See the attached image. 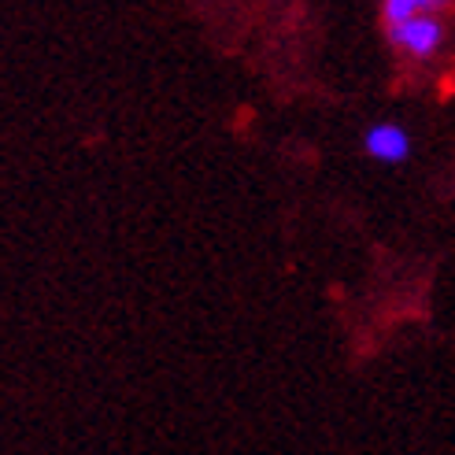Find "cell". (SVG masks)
<instances>
[{
  "instance_id": "6da1fadb",
  "label": "cell",
  "mask_w": 455,
  "mask_h": 455,
  "mask_svg": "<svg viewBox=\"0 0 455 455\" xmlns=\"http://www.w3.org/2000/svg\"><path fill=\"white\" fill-rule=\"evenodd\" d=\"M448 8L444 4H422V0H385L381 4V34L393 44V52L426 63L441 52L448 34Z\"/></svg>"
},
{
  "instance_id": "7a4b0ae2",
  "label": "cell",
  "mask_w": 455,
  "mask_h": 455,
  "mask_svg": "<svg viewBox=\"0 0 455 455\" xmlns=\"http://www.w3.org/2000/svg\"><path fill=\"white\" fill-rule=\"evenodd\" d=\"M363 152L378 159V164H407V156H411V133H407L403 123L378 119L363 130Z\"/></svg>"
}]
</instances>
